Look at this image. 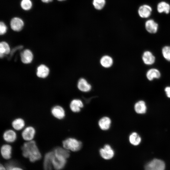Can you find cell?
Here are the masks:
<instances>
[{"instance_id": "4fadbf2b", "label": "cell", "mask_w": 170, "mask_h": 170, "mask_svg": "<svg viewBox=\"0 0 170 170\" xmlns=\"http://www.w3.org/2000/svg\"><path fill=\"white\" fill-rule=\"evenodd\" d=\"M98 125L100 128L102 130H108L110 127L111 121V119L107 116L101 117L99 121Z\"/></svg>"}, {"instance_id": "9a60e30c", "label": "cell", "mask_w": 170, "mask_h": 170, "mask_svg": "<svg viewBox=\"0 0 170 170\" xmlns=\"http://www.w3.org/2000/svg\"><path fill=\"white\" fill-rule=\"evenodd\" d=\"M147 31L150 33H155L157 31L158 24L154 20L150 19L147 20L145 24Z\"/></svg>"}, {"instance_id": "d6a6232c", "label": "cell", "mask_w": 170, "mask_h": 170, "mask_svg": "<svg viewBox=\"0 0 170 170\" xmlns=\"http://www.w3.org/2000/svg\"><path fill=\"white\" fill-rule=\"evenodd\" d=\"M167 96L170 98V87H166L165 89Z\"/></svg>"}, {"instance_id": "e575fe53", "label": "cell", "mask_w": 170, "mask_h": 170, "mask_svg": "<svg viewBox=\"0 0 170 170\" xmlns=\"http://www.w3.org/2000/svg\"><path fill=\"white\" fill-rule=\"evenodd\" d=\"M52 0H41V1L42 2L44 3H48L52 1Z\"/></svg>"}, {"instance_id": "e0dca14e", "label": "cell", "mask_w": 170, "mask_h": 170, "mask_svg": "<svg viewBox=\"0 0 170 170\" xmlns=\"http://www.w3.org/2000/svg\"><path fill=\"white\" fill-rule=\"evenodd\" d=\"M77 86L78 89L81 91L87 92L91 89V86L87 80L84 78L80 79L78 81Z\"/></svg>"}, {"instance_id": "277c9868", "label": "cell", "mask_w": 170, "mask_h": 170, "mask_svg": "<svg viewBox=\"0 0 170 170\" xmlns=\"http://www.w3.org/2000/svg\"><path fill=\"white\" fill-rule=\"evenodd\" d=\"M165 164L162 160L155 159L148 162L145 166V170H164Z\"/></svg>"}, {"instance_id": "8fae6325", "label": "cell", "mask_w": 170, "mask_h": 170, "mask_svg": "<svg viewBox=\"0 0 170 170\" xmlns=\"http://www.w3.org/2000/svg\"><path fill=\"white\" fill-rule=\"evenodd\" d=\"M82 101L79 99H74L71 101L69 107L71 110L74 113L79 112L83 107Z\"/></svg>"}, {"instance_id": "836d02e7", "label": "cell", "mask_w": 170, "mask_h": 170, "mask_svg": "<svg viewBox=\"0 0 170 170\" xmlns=\"http://www.w3.org/2000/svg\"><path fill=\"white\" fill-rule=\"evenodd\" d=\"M0 170H6V169L3 165L1 164L0 166Z\"/></svg>"}, {"instance_id": "484cf974", "label": "cell", "mask_w": 170, "mask_h": 170, "mask_svg": "<svg viewBox=\"0 0 170 170\" xmlns=\"http://www.w3.org/2000/svg\"><path fill=\"white\" fill-rule=\"evenodd\" d=\"M53 151L55 154L62 156L66 159L70 156V151L63 147H57L54 149Z\"/></svg>"}, {"instance_id": "2e32d148", "label": "cell", "mask_w": 170, "mask_h": 170, "mask_svg": "<svg viewBox=\"0 0 170 170\" xmlns=\"http://www.w3.org/2000/svg\"><path fill=\"white\" fill-rule=\"evenodd\" d=\"M54 155L53 151L49 152L46 154L43 163L44 170H52V160Z\"/></svg>"}, {"instance_id": "3957f363", "label": "cell", "mask_w": 170, "mask_h": 170, "mask_svg": "<svg viewBox=\"0 0 170 170\" xmlns=\"http://www.w3.org/2000/svg\"><path fill=\"white\" fill-rule=\"evenodd\" d=\"M36 133V129L33 126H26L22 131L21 136L25 142L31 141L34 140Z\"/></svg>"}, {"instance_id": "7402d4cb", "label": "cell", "mask_w": 170, "mask_h": 170, "mask_svg": "<svg viewBox=\"0 0 170 170\" xmlns=\"http://www.w3.org/2000/svg\"><path fill=\"white\" fill-rule=\"evenodd\" d=\"M157 9L159 13H165L168 14L170 12V5L165 2L162 1L157 4Z\"/></svg>"}, {"instance_id": "603a6c76", "label": "cell", "mask_w": 170, "mask_h": 170, "mask_svg": "<svg viewBox=\"0 0 170 170\" xmlns=\"http://www.w3.org/2000/svg\"><path fill=\"white\" fill-rule=\"evenodd\" d=\"M161 76V74L158 70L155 68H152L149 70L146 73L148 79L152 80L154 78H159Z\"/></svg>"}, {"instance_id": "52a82bcc", "label": "cell", "mask_w": 170, "mask_h": 170, "mask_svg": "<svg viewBox=\"0 0 170 170\" xmlns=\"http://www.w3.org/2000/svg\"><path fill=\"white\" fill-rule=\"evenodd\" d=\"M3 139L4 141L8 144L15 142L17 138L16 131L12 129L5 130L3 134Z\"/></svg>"}, {"instance_id": "f1b7e54d", "label": "cell", "mask_w": 170, "mask_h": 170, "mask_svg": "<svg viewBox=\"0 0 170 170\" xmlns=\"http://www.w3.org/2000/svg\"><path fill=\"white\" fill-rule=\"evenodd\" d=\"M162 52L165 59L168 61H170V46L164 47L162 49Z\"/></svg>"}, {"instance_id": "d590c367", "label": "cell", "mask_w": 170, "mask_h": 170, "mask_svg": "<svg viewBox=\"0 0 170 170\" xmlns=\"http://www.w3.org/2000/svg\"><path fill=\"white\" fill-rule=\"evenodd\" d=\"M58 0L59 1H63L65 0Z\"/></svg>"}, {"instance_id": "5b68a950", "label": "cell", "mask_w": 170, "mask_h": 170, "mask_svg": "<svg viewBox=\"0 0 170 170\" xmlns=\"http://www.w3.org/2000/svg\"><path fill=\"white\" fill-rule=\"evenodd\" d=\"M66 159L64 157L55 154L54 152L52 162V165L55 169L60 170L63 169L66 163Z\"/></svg>"}, {"instance_id": "1f68e13d", "label": "cell", "mask_w": 170, "mask_h": 170, "mask_svg": "<svg viewBox=\"0 0 170 170\" xmlns=\"http://www.w3.org/2000/svg\"><path fill=\"white\" fill-rule=\"evenodd\" d=\"M7 30V27L3 22L0 23V34L1 35L4 34Z\"/></svg>"}, {"instance_id": "30bf717a", "label": "cell", "mask_w": 170, "mask_h": 170, "mask_svg": "<svg viewBox=\"0 0 170 170\" xmlns=\"http://www.w3.org/2000/svg\"><path fill=\"white\" fill-rule=\"evenodd\" d=\"M152 11V8L150 5L144 4L139 7L138 10V13L140 17L146 18L150 15Z\"/></svg>"}, {"instance_id": "7a4b0ae2", "label": "cell", "mask_w": 170, "mask_h": 170, "mask_svg": "<svg viewBox=\"0 0 170 170\" xmlns=\"http://www.w3.org/2000/svg\"><path fill=\"white\" fill-rule=\"evenodd\" d=\"M63 147L69 151L76 152L79 150L82 146V142L71 137L68 138L62 142Z\"/></svg>"}, {"instance_id": "ac0fdd59", "label": "cell", "mask_w": 170, "mask_h": 170, "mask_svg": "<svg viewBox=\"0 0 170 170\" xmlns=\"http://www.w3.org/2000/svg\"><path fill=\"white\" fill-rule=\"evenodd\" d=\"M21 59L22 62L24 64H29L32 61L33 55L29 49L24 50L20 54Z\"/></svg>"}, {"instance_id": "4316f807", "label": "cell", "mask_w": 170, "mask_h": 170, "mask_svg": "<svg viewBox=\"0 0 170 170\" xmlns=\"http://www.w3.org/2000/svg\"><path fill=\"white\" fill-rule=\"evenodd\" d=\"M10 52V48L7 43L2 42L0 43V57H3L5 54H7Z\"/></svg>"}, {"instance_id": "7c38bea8", "label": "cell", "mask_w": 170, "mask_h": 170, "mask_svg": "<svg viewBox=\"0 0 170 170\" xmlns=\"http://www.w3.org/2000/svg\"><path fill=\"white\" fill-rule=\"evenodd\" d=\"M10 25L11 27L13 30L19 31L22 29L24 26V22L20 18L14 17L11 20Z\"/></svg>"}, {"instance_id": "44dd1931", "label": "cell", "mask_w": 170, "mask_h": 170, "mask_svg": "<svg viewBox=\"0 0 170 170\" xmlns=\"http://www.w3.org/2000/svg\"><path fill=\"white\" fill-rule=\"evenodd\" d=\"M134 109L135 112L138 114L145 113L147 110L145 102L143 100L138 101L135 104Z\"/></svg>"}, {"instance_id": "f546056e", "label": "cell", "mask_w": 170, "mask_h": 170, "mask_svg": "<svg viewBox=\"0 0 170 170\" xmlns=\"http://www.w3.org/2000/svg\"><path fill=\"white\" fill-rule=\"evenodd\" d=\"M105 2V0H94L93 4L95 8L100 10L103 8Z\"/></svg>"}, {"instance_id": "ffe728a7", "label": "cell", "mask_w": 170, "mask_h": 170, "mask_svg": "<svg viewBox=\"0 0 170 170\" xmlns=\"http://www.w3.org/2000/svg\"><path fill=\"white\" fill-rule=\"evenodd\" d=\"M49 73V69L45 65H41L37 68V76L44 78L48 76Z\"/></svg>"}, {"instance_id": "cb8c5ba5", "label": "cell", "mask_w": 170, "mask_h": 170, "mask_svg": "<svg viewBox=\"0 0 170 170\" xmlns=\"http://www.w3.org/2000/svg\"><path fill=\"white\" fill-rule=\"evenodd\" d=\"M100 63L101 65L106 68L110 67L113 64V60L108 55L103 56L101 59Z\"/></svg>"}, {"instance_id": "9c48e42d", "label": "cell", "mask_w": 170, "mask_h": 170, "mask_svg": "<svg viewBox=\"0 0 170 170\" xmlns=\"http://www.w3.org/2000/svg\"><path fill=\"white\" fill-rule=\"evenodd\" d=\"M24 119L20 117L15 118L11 123L12 128L16 131H22L26 127Z\"/></svg>"}, {"instance_id": "ba28073f", "label": "cell", "mask_w": 170, "mask_h": 170, "mask_svg": "<svg viewBox=\"0 0 170 170\" xmlns=\"http://www.w3.org/2000/svg\"><path fill=\"white\" fill-rule=\"evenodd\" d=\"M99 152L101 157L105 160L111 159L115 154L113 150L109 144H105L103 148L100 149Z\"/></svg>"}, {"instance_id": "83f0119b", "label": "cell", "mask_w": 170, "mask_h": 170, "mask_svg": "<svg viewBox=\"0 0 170 170\" xmlns=\"http://www.w3.org/2000/svg\"><path fill=\"white\" fill-rule=\"evenodd\" d=\"M32 5L31 2L30 0H22L20 3L22 8L26 10L30 9Z\"/></svg>"}, {"instance_id": "8992f818", "label": "cell", "mask_w": 170, "mask_h": 170, "mask_svg": "<svg viewBox=\"0 0 170 170\" xmlns=\"http://www.w3.org/2000/svg\"><path fill=\"white\" fill-rule=\"evenodd\" d=\"M51 113L54 118L59 120L64 119L66 116L65 109L59 105H56L53 106L51 109Z\"/></svg>"}, {"instance_id": "6da1fadb", "label": "cell", "mask_w": 170, "mask_h": 170, "mask_svg": "<svg viewBox=\"0 0 170 170\" xmlns=\"http://www.w3.org/2000/svg\"><path fill=\"white\" fill-rule=\"evenodd\" d=\"M21 150L23 156L28 158L32 162L39 160L41 158V153L34 140L25 142L22 146Z\"/></svg>"}, {"instance_id": "d6986e66", "label": "cell", "mask_w": 170, "mask_h": 170, "mask_svg": "<svg viewBox=\"0 0 170 170\" xmlns=\"http://www.w3.org/2000/svg\"><path fill=\"white\" fill-rule=\"evenodd\" d=\"M142 60L145 64L151 65L154 63L155 58L151 52L147 51L144 52L143 53Z\"/></svg>"}, {"instance_id": "5bb4252c", "label": "cell", "mask_w": 170, "mask_h": 170, "mask_svg": "<svg viewBox=\"0 0 170 170\" xmlns=\"http://www.w3.org/2000/svg\"><path fill=\"white\" fill-rule=\"evenodd\" d=\"M1 153L2 156L5 159H8L11 156L12 147L9 144H3L1 147Z\"/></svg>"}, {"instance_id": "d4e9b609", "label": "cell", "mask_w": 170, "mask_h": 170, "mask_svg": "<svg viewBox=\"0 0 170 170\" xmlns=\"http://www.w3.org/2000/svg\"><path fill=\"white\" fill-rule=\"evenodd\" d=\"M129 140L132 144L136 146L138 145L141 142V138L138 133L134 132L129 135Z\"/></svg>"}, {"instance_id": "4dcf8cb0", "label": "cell", "mask_w": 170, "mask_h": 170, "mask_svg": "<svg viewBox=\"0 0 170 170\" xmlns=\"http://www.w3.org/2000/svg\"><path fill=\"white\" fill-rule=\"evenodd\" d=\"M6 170H23L22 168L14 166V163L13 162H10L7 164Z\"/></svg>"}]
</instances>
